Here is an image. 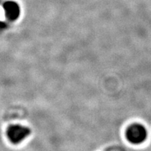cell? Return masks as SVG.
I'll return each mask as SVG.
<instances>
[{
	"instance_id": "cell-2",
	"label": "cell",
	"mask_w": 151,
	"mask_h": 151,
	"mask_svg": "<svg viewBox=\"0 0 151 151\" xmlns=\"http://www.w3.org/2000/svg\"><path fill=\"white\" fill-rule=\"evenodd\" d=\"M30 129L28 127L15 124L11 125L7 130V136L9 140L14 143H19L30 134Z\"/></svg>"
},
{
	"instance_id": "cell-1",
	"label": "cell",
	"mask_w": 151,
	"mask_h": 151,
	"mask_svg": "<svg viewBox=\"0 0 151 151\" xmlns=\"http://www.w3.org/2000/svg\"><path fill=\"white\" fill-rule=\"evenodd\" d=\"M126 136L129 142L134 144H139L146 140L148 132L142 124H134L127 129Z\"/></svg>"
},
{
	"instance_id": "cell-3",
	"label": "cell",
	"mask_w": 151,
	"mask_h": 151,
	"mask_svg": "<svg viewBox=\"0 0 151 151\" xmlns=\"http://www.w3.org/2000/svg\"><path fill=\"white\" fill-rule=\"evenodd\" d=\"M5 14L6 17L11 20H15L20 14L18 5L14 1H8L4 5Z\"/></svg>"
}]
</instances>
